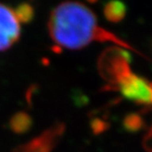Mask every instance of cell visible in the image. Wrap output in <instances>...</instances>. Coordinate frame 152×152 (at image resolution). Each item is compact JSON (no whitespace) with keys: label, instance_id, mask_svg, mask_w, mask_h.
I'll return each mask as SVG.
<instances>
[{"label":"cell","instance_id":"obj_1","mask_svg":"<svg viewBox=\"0 0 152 152\" xmlns=\"http://www.w3.org/2000/svg\"><path fill=\"white\" fill-rule=\"evenodd\" d=\"M48 33L51 39L67 50H80L92 42H114L132 48L112 33L99 26L94 12L82 3L67 1L60 3L51 11L48 19Z\"/></svg>","mask_w":152,"mask_h":152},{"label":"cell","instance_id":"obj_2","mask_svg":"<svg viewBox=\"0 0 152 152\" xmlns=\"http://www.w3.org/2000/svg\"><path fill=\"white\" fill-rule=\"evenodd\" d=\"M21 27L14 10L0 3V50L11 48L20 38Z\"/></svg>","mask_w":152,"mask_h":152},{"label":"cell","instance_id":"obj_3","mask_svg":"<svg viewBox=\"0 0 152 152\" xmlns=\"http://www.w3.org/2000/svg\"><path fill=\"white\" fill-rule=\"evenodd\" d=\"M64 126H54L28 143L18 146L13 152H51L61 136Z\"/></svg>","mask_w":152,"mask_h":152},{"label":"cell","instance_id":"obj_4","mask_svg":"<svg viewBox=\"0 0 152 152\" xmlns=\"http://www.w3.org/2000/svg\"><path fill=\"white\" fill-rule=\"evenodd\" d=\"M103 12L109 22L120 23L126 15V6L121 2L111 1L105 5Z\"/></svg>","mask_w":152,"mask_h":152},{"label":"cell","instance_id":"obj_5","mask_svg":"<svg viewBox=\"0 0 152 152\" xmlns=\"http://www.w3.org/2000/svg\"><path fill=\"white\" fill-rule=\"evenodd\" d=\"M33 120L31 115L26 112H18L14 114L9 121V126L15 133H24L31 129Z\"/></svg>","mask_w":152,"mask_h":152},{"label":"cell","instance_id":"obj_6","mask_svg":"<svg viewBox=\"0 0 152 152\" xmlns=\"http://www.w3.org/2000/svg\"><path fill=\"white\" fill-rule=\"evenodd\" d=\"M18 21L21 23L28 24L34 18V7L30 3H21L14 10Z\"/></svg>","mask_w":152,"mask_h":152},{"label":"cell","instance_id":"obj_7","mask_svg":"<svg viewBox=\"0 0 152 152\" xmlns=\"http://www.w3.org/2000/svg\"><path fill=\"white\" fill-rule=\"evenodd\" d=\"M140 126H141L140 118H137L134 115H133L132 117H129L126 120V126L127 129L136 130L140 127Z\"/></svg>","mask_w":152,"mask_h":152}]
</instances>
